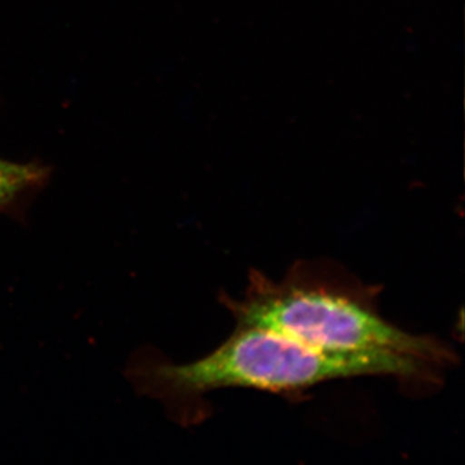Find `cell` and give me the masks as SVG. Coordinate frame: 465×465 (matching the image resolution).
<instances>
[{"label": "cell", "instance_id": "obj_1", "mask_svg": "<svg viewBox=\"0 0 465 465\" xmlns=\"http://www.w3.org/2000/svg\"><path fill=\"white\" fill-rule=\"evenodd\" d=\"M381 287L358 280L330 260H302L275 281L250 271L240 298L222 302L237 326L280 333L308 347L341 353L391 354L446 371L454 349L440 339L414 335L381 316Z\"/></svg>", "mask_w": 465, "mask_h": 465}, {"label": "cell", "instance_id": "obj_2", "mask_svg": "<svg viewBox=\"0 0 465 465\" xmlns=\"http://www.w3.org/2000/svg\"><path fill=\"white\" fill-rule=\"evenodd\" d=\"M360 376H391L416 390L442 382V371L409 358L323 351L247 326H235L219 348L194 362L153 366L146 381L164 399L197 403L203 394L225 388L291 397L323 382Z\"/></svg>", "mask_w": 465, "mask_h": 465}, {"label": "cell", "instance_id": "obj_3", "mask_svg": "<svg viewBox=\"0 0 465 465\" xmlns=\"http://www.w3.org/2000/svg\"><path fill=\"white\" fill-rule=\"evenodd\" d=\"M45 177L43 167L0 158V208L9 206L21 195L41 185Z\"/></svg>", "mask_w": 465, "mask_h": 465}]
</instances>
